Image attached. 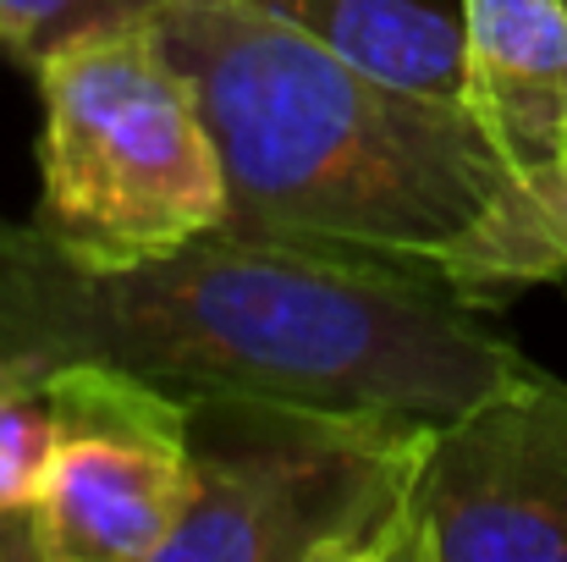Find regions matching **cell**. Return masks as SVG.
I'll return each mask as SVG.
<instances>
[{
    "label": "cell",
    "instance_id": "cell-1",
    "mask_svg": "<svg viewBox=\"0 0 567 562\" xmlns=\"http://www.w3.org/2000/svg\"><path fill=\"white\" fill-rule=\"evenodd\" d=\"M105 365L166 391H248L452 425L529 359L435 270L359 248L204 232L83 265L0 221V380Z\"/></svg>",
    "mask_w": 567,
    "mask_h": 562
},
{
    "label": "cell",
    "instance_id": "cell-2",
    "mask_svg": "<svg viewBox=\"0 0 567 562\" xmlns=\"http://www.w3.org/2000/svg\"><path fill=\"white\" fill-rule=\"evenodd\" d=\"M155 33L215 133L226 232L419 265L485 309L567 282L546 215L463 100L385 83L248 0H166Z\"/></svg>",
    "mask_w": 567,
    "mask_h": 562
},
{
    "label": "cell",
    "instance_id": "cell-3",
    "mask_svg": "<svg viewBox=\"0 0 567 562\" xmlns=\"http://www.w3.org/2000/svg\"><path fill=\"white\" fill-rule=\"evenodd\" d=\"M435 430L408 413L193 391V497L161 562H391Z\"/></svg>",
    "mask_w": 567,
    "mask_h": 562
},
{
    "label": "cell",
    "instance_id": "cell-4",
    "mask_svg": "<svg viewBox=\"0 0 567 562\" xmlns=\"http://www.w3.org/2000/svg\"><path fill=\"white\" fill-rule=\"evenodd\" d=\"M33 226L83 265H138L226 226L231 193L198 94L155 22L89 33L33 67Z\"/></svg>",
    "mask_w": 567,
    "mask_h": 562
},
{
    "label": "cell",
    "instance_id": "cell-5",
    "mask_svg": "<svg viewBox=\"0 0 567 562\" xmlns=\"http://www.w3.org/2000/svg\"><path fill=\"white\" fill-rule=\"evenodd\" d=\"M55 447L33 508L39 562H161L193 497L183 397L105 365L39 375Z\"/></svg>",
    "mask_w": 567,
    "mask_h": 562
},
{
    "label": "cell",
    "instance_id": "cell-6",
    "mask_svg": "<svg viewBox=\"0 0 567 562\" xmlns=\"http://www.w3.org/2000/svg\"><path fill=\"white\" fill-rule=\"evenodd\" d=\"M391 562H567V380L524 365L435 430Z\"/></svg>",
    "mask_w": 567,
    "mask_h": 562
},
{
    "label": "cell",
    "instance_id": "cell-7",
    "mask_svg": "<svg viewBox=\"0 0 567 562\" xmlns=\"http://www.w3.org/2000/svg\"><path fill=\"white\" fill-rule=\"evenodd\" d=\"M463 105L567 265V0H463Z\"/></svg>",
    "mask_w": 567,
    "mask_h": 562
},
{
    "label": "cell",
    "instance_id": "cell-8",
    "mask_svg": "<svg viewBox=\"0 0 567 562\" xmlns=\"http://www.w3.org/2000/svg\"><path fill=\"white\" fill-rule=\"evenodd\" d=\"M331 55L413 94L463 100V17L424 0H248Z\"/></svg>",
    "mask_w": 567,
    "mask_h": 562
},
{
    "label": "cell",
    "instance_id": "cell-9",
    "mask_svg": "<svg viewBox=\"0 0 567 562\" xmlns=\"http://www.w3.org/2000/svg\"><path fill=\"white\" fill-rule=\"evenodd\" d=\"M55 402L33 380H0V558H33V508L55 447Z\"/></svg>",
    "mask_w": 567,
    "mask_h": 562
},
{
    "label": "cell",
    "instance_id": "cell-10",
    "mask_svg": "<svg viewBox=\"0 0 567 562\" xmlns=\"http://www.w3.org/2000/svg\"><path fill=\"white\" fill-rule=\"evenodd\" d=\"M161 6L166 0H0V61L33 72L39 61L89 33L155 22Z\"/></svg>",
    "mask_w": 567,
    "mask_h": 562
}]
</instances>
